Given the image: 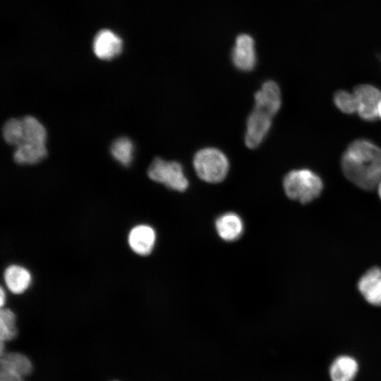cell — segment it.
Listing matches in <instances>:
<instances>
[{"mask_svg": "<svg viewBox=\"0 0 381 381\" xmlns=\"http://www.w3.org/2000/svg\"><path fill=\"white\" fill-rule=\"evenodd\" d=\"M114 381H117V380H114Z\"/></svg>", "mask_w": 381, "mask_h": 381, "instance_id": "26", "label": "cell"}, {"mask_svg": "<svg viewBox=\"0 0 381 381\" xmlns=\"http://www.w3.org/2000/svg\"><path fill=\"white\" fill-rule=\"evenodd\" d=\"M156 241L154 229L146 224L134 226L129 232L128 242L131 250L140 255H147L152 251Z\"/></svg>", "mask_w": 381, "mask_h": 381, "instance_id": "10", "label": "cell"}, {"mask_svg": "<svg viewBox=\"0 0 381 381\" xmlns=\"http://www.w3.org/2000/svg\"><path fill=\"white\" fill-rule=\"evenodd\" d=\"M334 103L343 113L352 114L357 111V104L353 93L346 90H338L334 95Z\"/></svg>", "mask_w": 381, "mask_h": 381, "instance_id": "20", "label": "cell"}, {"mask_svg": "<svg viewBox=\"0 0 381 381\" xmlns=\"http://www.w3.org/2000/svg\"><path fill=\"white\" fill-rule=\"evenodd\" d=\"M358 289L370 304L381 306V269L374 267L359 279Z\"/></svg>", "mask_w": 381, "mask_h": 381, "instance_id": "11", "label": "cell"}, {"mask_svg": "<svg viewBox=\"0 0 381 381\" xmlns=\"http://www.w3.org/2000/svg\"><path fill=\"white\" fill-rule=\"evenodd\" d=\"M255 109L265 113L272 117L279 110L282 95L279 85L272 80L265 82L254 96Z\"/></svg>", "mask_w": 381, "mask_h": 381, "instance_id": "8", "label": "cell"}, {"mask_svg": "<svg viewBox=\"0 0 381 381\" xmlns=\"http://www.w3.org/2000/svg\"><path fill=\"white\" fill-rule=\"evenodd\" d=\"M0 381H24L23 377L10 370L1 369Z\"/></svg>", "mask_w": 381, "mask_h": 381, "instance_id": "22", "label": "cell"}, {"mask_svg": "<svg viewBox=\"0 0 381 381\" xmlns=\"http://www.w3.org/2000/svg\"><path fill=\"white\" fill-rule=\"evenodd\" d=\"M271 125V116L254 109L247 119L246 145L251 149L258 147L269 132Z\"/></svg>", "mask_w": 381, "mask_h": 381, "instance_id": "6", "label": "cell"}, {"mask_svg": "<svg viewBox=\"0 0 381 381\" xmlns=\"http://www.w3.org/2000/svg\"><path fill=\"white\" fill-rule=\"evenodd\" d=\"M110 151L114 158L123 166H128L131 162L133 145L128 138L121 137L114 140Z\"/></svg>", "mask_w": 381, "mask_h": 381, "instance_id": "19", "label": "cell"}, {"mask_svg": "<svg viewBox=\"0 0 381 381\" xmlns=\"http://www.w3.org/2000/svg\"><path fill=\"white\" fill-rule=\"evenodd\" d=\"M215 228L222 239L225 241H234L241 236L243 231V223L238 214L227 212L217 219Z\"/></svg>", "mask_w": 381, "mask_h": 381, "instance_id": "13", "label": "cell"}, {"mask_svg": "<svg viewBox=\"0 0 381 381\" xmlns=\"http://www.w3.org/2000/svg\"><path fill=\"white\" fill-rule=\"evenodd\" d=\"M377 117L381 119V98L380 99L377 107Z\"/></svg>", "mask_w": 381, "mask_h": 381, "instance_id": "24", "label": "cell"}, {"mask_svg": "<svg viewBox=\"0 0 381 381\" xmlns=\"http://www.w3.org/2000/svg\"><path fill=\"white\" fill-rule=\"evenodd\" d=\"M283 188L288 198L306 204L319 197L323 182L317 174L310 169H294L284 177Z\"/></svg>", "mask_w": 381, "mask_h": 381, "instance_id": "2", "label": "cell"}, {"mask_svg": "<svg viewBox=\"0 0 381 381\" xmlns=\"http://www.w3.org/2000/svg\"><path fill=\"white\" fill-rule=\"evenodd\" d=\"M193 168L202 181L217 183L222 181L229 170V162L226 155L215 147H205L193 157Z\"/></svg>", "mask_w": 381, "mask_h": 381, "instance_id": "3", "label": "cell"}, {"mask_svg": "<svg viewBox=\"0 0 381 381\" xmlns=\"http://www.w3.org/2000/svg\"><path fill=\"white\" fill-rule=\"evenodd\" d=\"M1 369L14 372L23 377L28 376L32 371V364L24 354L16 352L5 353L1 355Z\"/></svg>", "mask_w": 381, "mask_h": 381, "instance_id": "16", "label": "cell"}, {"mask_svg": "<svg viewBox=\"0 0 381 381\" xmlns=\"http://www.w3.org/2000/svg\"><path fill=\"white\" fill-rule=\"evenodd\" d=\"M378 195L381 199V180L377 185Z\"/></svg>", "mask_w": 381, "mask_h": 381, "instance_id": "25", "label": "cell"}, {"mask_svg": "<svg viewBox=\"0 0 381 381\" xmlns=\"http://www.w3.org/2000/svg\"><path fill=\"white\" fill-rule=\"evenodd\" d=\"M344 176L358 187L372 190L381 180V149L370 140L351 142L341 159Z\"/></svg>", "mask_w": 381, "mask_h": 381, "instance_id": "1", "label": "cell"}, {"mask_svg": "<svg viewBox=\"0 0 381 381\" xmlns=\"http://www.w3.org/2000/svg\"><path fill=\"white\" fill-rule=\"evenodd\" d=\"M2 134L5 141L12 145L17 146L21 139V119H10L2 128Z\"/></svg>", "mask_w": 381, "mask_h": 381, "instance_id": "21", "label": "cell"}, {"mask_svg": "<svg viewBox=\"0 0 381 381\" xmlns=\"http://www.w3.org/2000/svg\"><path fill=\"white\" fill-rule=\"evenodd\" d=\"M46 147H16L13 154L14 161L20 164H34L47 156Z\"/></svg>", "mask_w": 381, "mask_h": 381, "instance_id": "17", "label": "cell"}, {"mask_svg": "<svg viewBox=\"0 0 381 381\" xmlns=\"http://www.w3.org/2000/svg\"><path fill=\"white\" fill-rule=\"evenodd\" d=\"M93 52L102 60H111L122 51L121 39L109 30H100L93 41Z\"/></svg>", "mask_w": 381, "mask_h": 381, "instance_id": "9", "label": "cell"}, {"mask_svg": "<svg viewBox=\"0 0 381 381\" xmlns=\"http://www.w3.org/2000/svg\"><path fill=\"white\" fill-rule=\"evenodd\" d=\"M6 302V294L3 289V287H1V292H0V304L1 307L3 308L4 305Z\"/></svg>", "mask_w": 381, "mask_h": 381, "instance_id": "23", "label": "cell"}, {"mask_svg": "<svg viewBox=\"0 0 381 381\" xmlns=\"http://www.w3.org/2000/svg\"><path fill=\"white\" fill-rule=\"evenodd\" d=\"M231 59L236 68L241 71L253 69L256 64V53L254 40L250 35L241 34L236 37Z\"/></svg>", "mask_w": 381, "mask_h": 381, "instance_id": "7", "label": "cell"}, {"mask_svg": "<svg viewBox=\"0 0 381 381\" xmlns=\"http://www.w3.org/2000/svg\"><path fill=\"white\" fill-rule=\"evenodd\" d=\"M22 135L16 147H45L46 131L37 119L31 116L20 119Z\"/></svg>", "mask_w": 381, "mask_h": 381, "instance_id": "12", "label": "cell"}, {"mask_svg": "<svg viewBox=\"0 0 381 381\" xmlns=\"http://www.w3.org/2000/svg\"><path fill=\"white\" fill-rule=\"evenodd\" d=\"M17 335L16 317L9 308H1L0 311V339L6 342L14 339Z\"/></svg>", "mask_w": 381, "mask_h": 381, "instance_id": "18", "label": "cell"}, {"mask_svg": "<svg viewBox=\"0 0 381 381\" xmlns=\"http://www.w3.org/2000/svg\"><path fill=\"white\" fill-rule=\"evenodd\" d=\"M357 104V113L367 121H373L377 118V107L381 98V91L370 84L357 85L353 92Z\"/></svg>", "mask_w": 381, "mask_h": 381, "instance_id": "5", "label": "cell"}, {"mask_svg": "<svg viewBox=\"0 0 381 381\" xmlns=\"http://www.w3.org/2000/svg\"><path fill=\"white\" fill-rule=\"evenodd\" d=\"M4 279L7 288L15 294L28 289L31 283V274L25 267L12 265L4 271Z\"/></svg>", "mask_w": 381, "mask_h": 381, "instance_id": "14", "label": "cell"}, {"mask_svg": "<svg viewBox=\"0 0 381 381\" xmlns=\"http://www.w3.org/2000/svg\"><path fill=\"white\" fill-rule=\"evenodd\" d=\"M358 365L349 356H338L332 363L329 375L332 381H353L358 372Z\"/></svg>", "mask_w": 381, "mask_h": 381, "instance_id": "15", "label": "cell"}, {"mask_svg": "<svg viewBox=\"0 0 381 381\" xmlns=\"http://www.w3.org/2000/svg\"><path fill=\"white\" fill-rule=\"evenodd\" d=\"M147 175L151 180L174 190L183 192L189 186L182 165L175 161L155 158L148 168Z\"/></svg>", "mask_w": 381, "mask_h": 381, "instance_id": "4", "label": "cell"}]
</instances>
